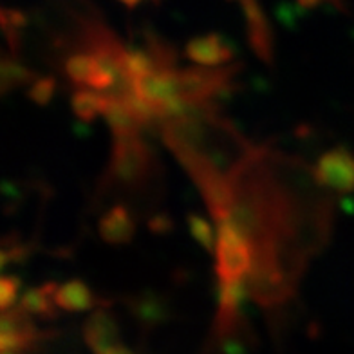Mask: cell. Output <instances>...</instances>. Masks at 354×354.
<instances>
[{
	"label": "cell",
	"instance_id": "cell-1",
	"mask_svg": "<svg viewBox=\"0 0 354 354\" xmlns=\"http://www.w3.org/2000/svg\"><path fill=\"white\" fill-rule=\"evenodd\" d=\"M158 172V158L141 136L114 138L111 161L102 179V192H140Z\"/></svg>",
	"mask_w": 354,
	"mask_h": 354
},
{
	"label": "cell",
	"instance_id": "cell-2",
	"mask_svg": "<svg viewBox=\"0 0 354 354\" xmlns=\"http://www.w3.org/2000/svg\"><path fill=\"white\" fill-rule=\"evenodd\" d=\"M241 66L188 67L176 69L177 100L185 102H215L217 96L230 94L237 85L233 80Z\"/></svg>",
	"mask_w": 354,
	"mask_h": 354
},
{
	"label": "cell",
	"instance_id": "cell-3",
	"mask_svg": "<svg viewBox=\"0 0 354 354\" xmlns=\"http://www.w3.org/2000/svg\"><path fill=\"white\" fill-rule=\"evenodd\" d=\"M253 268V252L246 239L228 221L219 223L215 244V275L219 282L246 280Z\"/></svg>",
	"mask_w": 354,
	"mask_h": 354
},
{
	"label": "cell",
	"instance_id": "cell-4",
	"mask_svg": "<svg viewBox=\"0 0 354 354\" xmlns=\"http://www.w3.org/2000/svg\"><path fill=\"white\" fill-rule=\"evenodd\" d=\"M313 177L327 190L351 194L354 192V152L345 147H336L322 154L313 170Z\"/></svg>",
	"mask_w": 354,
	"mask_h": 354
},
{
	"label": "cell",
	"instance_id": "cell-5",
	"mask_svg": "<svg viewBox=\"0 0 354 354\" xmlns=\"http://www.w3.org/2000/svg\"><path fill=\"white\" fill-rule=\"evenodd\" d=\"M40 331L22 308L6 311L0 320V351L24 353L40 340Z\"/></svg>",
	"mask_w": 354,
	"mask_h": 354
},
{
	"label": "cell",
	"instance_id": "cell-6",
	"mask_svg": "<svg viewBox=\"0 0 354 354\" xmlns=\"http://www.w3.org/2000/svg\"><path fill=\"white\" fill-rule=\"evenodd\" d=\"M85 344L94 354H100L107 351L112 345L122 344L120 342V327H118L116 318L112 317L109 306H102L88 317L84 326Z\"/></svg>",
	"mask_w": 354,
	"mask_h": 354
},
{
	"label": "cell",
	"instance_id": "cell-7",
	"mask_svg": "<svg viewBox=\"0 0 354 354\" xmlns=\"http://www.w3.org/2000/svg\"><path fill=\"white\" fill-rule=\"evenodd\" d=\"M185 55L188 60L196 62L201 67H221L232 62L233 49L219 35L212 33L190 40L187 44Z\"/></svg>",
	"mask_w": 354,
	"mask_h": 354
},
{
	"label": "cell",
	"instance_id": "cell-8",
	"mask_svg": "<svg viewBox=\"0 0 354 354\" xmlns=\"http://www.w3.org/2000/svg\"><path fill=\"white\" fill-rule=\"evenodd\" d=\"M100 237L109 244H129L136 235V221L125 205H116L102 215Z\"/></svg>",
	"mask_w": 354,
	"mask_h": 354
},
{
	"label": "cell",
	"instance_id": "cell-9",
	"mask_svg": "<svg viewBox=\"0 0 354 354\" xmlns=\"http://www.w3.org/2000/svg\"><path fill=\"white\" fill-rule=\"evenodd\" d=\"M244 10H246L250 46L264 64L271 66L273 64V37H271L270 26L262 17L255 0H244Z\"/></svg>",
	"mask_w": 354,
	"mask_h": 354
},
{
	"label": "cell",
	"instance_id": "cell-10",
	"mask_svg": "<svg viewBox=\"0 0 354 354\" xmlns=\"http://www.w3.org/2000/svg\"><path fill=\"white\" fill-rule=\"evenodd\" d=\"M56 304H58V308L64 309V311L82 313L88 311V309H94L96 306L102 308V306H105L107 302H103L102 299H98V297L93 293V289L88 288L84 280L73 279L67 280L66 284L58 286V291H56Z\"/></svg>",
	"mask_w": 354,
	"mask_h": 354
},
{
	"label": "cell",
	"instance_id": "cell-11",
	"mask_svg": "<svg viewBox=\"0 0 354 354\" xmlns=\"http://www.w3.org/2000/svg\"><path fill=\"white\" fill-rule=\"evenodd\" d=\"M56 291H58L56 282H46L38 288H29L20 299V308L28 315L53 320L60 309L56 304Z\"/></svg>",
	"mask_w": 354,
	"mask_h": 354
},
{
	"label": "cell",
	"instance_id": "cell-12",
	"mask_svg": "<svg viewBox=\"0 0 354 354\" xmlns=\"http://www.w3.org/2000/svg\"><path fill=\"white\" fill-rule=\"evenodd\" d=\"M129 309L145 326H156L170 317V306L156 291H143L129 299Z\"/></svg>",
	"mask_w": 354,
	"mask_h": 354
},
{
	"label": "cell",
	"instance_id": "cell-13",
	"mask_svg": "<svg viewBox=\"0 0 354 354\" xmlns=\"http://www.w3.org/2000/svg\"><path fill=\"white\" fill-rule=\"evenodd\" d=\"M109 98L93 88H76L71 96V107L75 116L82 122H94L98 116H103L107 109Z\"/></svg>",
	"mask_w": 354,
	"mask_h": 354
},
{
	"label": "cell",
	"instance_id": "cell-14",
	"mask_svg": "<svg viewBox=\"0 0 354 354\" xmlns=\"http://www.w3.org/2000/svg\"><path fill=\"white\" fill-rule=\"evenodd\" d=\"M37 80V73L24 66L15 56L6 55L0 64V91L2 94H8L13 88L24 87V85L33 84Z\"/></svg>",
	"mask_w": 354,
	"mask_h": 354
},
{
	"label": "cell",
	"instance_id": "cell-15",
	"mask_svg": "<svg viewBox=\"0 0 354 354\" xmlns=\"http://www.w3.org/2000/svg\"><path fill=\"white\" fill-rule=\"evenodd\" d=\"M187 221H188V228H190L192 237L196 239L197 243L205 248L206 252H214L217 241H215L214 230H212L210 223H208L203 215H197V214H190L187 217Z\"/></svg>",
	"mask_w": 354,
	"mask_h": 354
},
{
	"label": "cell",
	"instance_id": "cell-16",
	"mask_svg": "<svg viewBox=\"0 0 354 354\" xmlns=\"http://www.w3.org/2000/svg\"><path fill=\"white\" fill-rule=\"evenodd\" d=\"M56 87H58V80L55 76H42V78H37L31 84V87L28 88V98L33 103L40 105V107H46L49 105L56 94Z\"/></svg>",
	"mask_w": 354,
	"mask_h": 354
},
{
	"label": "cell",
	"instance_id": "cell-17",
	"mask_svg": "<svg viewBox=\"0 0 354 354\" xmlns=\"http://www.w3.org/2000/svg\"><path fill=\"white\" fill-rule=\"evenodd\" d=\"M20 280L13 275H4L0 279V309L2 313L10 311L15 308L19 300Z\"/></svg>",
	"mask_w": 354,
	"mask_h": 354
},
{
	"label": "cell",
	"instance_id": "cell-18",
	"mask_svg": "<svg viewBox=\"0 0 354 354\" xmlns=\"http://www.w3.org/2000/svg\"><path fill=\"white\" fill-rule=\"evenodd\" d=\"M149 228L154 233H168L174 228V223L167 214H159L149 221Z\"/></svg>",
	"mask_w": 354,
	"mask_h": 354
},
{
	"label": "cell",
	"instance_id": "cell-19",
	"mask_svg": "<svg viewBox=\"0 0 354 354\" xmlns=\"http://www.w3.org/2000/svg\"><path fill=\"white\" fill-rule=\"evenodd\" d=\"M100 354H134V353H132V351L129 349L127 345L118 344V345H112V347H109L107 351H103V353H100Z\"/></svg>",
	"mask_w": 354,
	"mask_h": 354
},
{
	"label": "cell",
	"instance_id": "cell-20",
	"mask_svg": "<svg viewBox=\"0 0 354 354\" xmlns=\"http://www.w3.org/2000/svg\"><path fill=\"white\" fill-rule=\"evenodd\" d=\"M2 354H19V353H10V351H2Z\"/></svg>",
	"mask_w": 354,
	"mask_h": 354
}]
</instances>
